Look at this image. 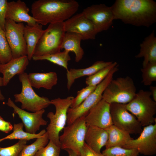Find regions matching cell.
<instances>
[{"label": "cell", "mask_w": 156, "mask_h": 156, "mask_svg": "<svg viewBox=\"0 0 156 156\" xmlns=\"http://www.w3.org/2000/svg\"><path fill=\"white\" fill-rule=\"evenodd\" d=\"M151 96H152L153 99L156 102V86H151L149 88Z\"/></svg>", "instance_id": "39"}, {"label": "cell", "mask_w": 156, "mask_h": 156, "mask_svg": "<svg viewBox=\"0 0 156 156\" xmlns=\"http://www.w3.org/2000/svg\"><path fill=\"white\" fill-rule=\"evenodd\" d=\"M65 150L67 151L68 156H80L71 150L66 149Z\"/></svg>", "instance_id": "41"}, {"label": "cell", "mask_w": 156, "mask_h": 156, "mask_svg": "<svg viewBox=\"0 0 156 156\" xmlns=\"http://www.w3.org/2000/svg\"><path fill=\"white\" fill-rule=\"evenodd\" d=\"M118 64L110 71L106 77L97 85L94 90L78 106L69 107L67 112V123L71 125L79 118L85 116L90 110L102 99L105 89L113 79L114 74L118 70Z\"/></svg>", "instance_id": "8"}, {"label": "cell", "mask_w": 156, "mask_h": 156, "mask_svg": "<svg viewBox=\"0 0 156 156\" xmlns=\"http://www.w3.org/2000/svg\"><path fill=\"white\" fill-rule=\"evenodd\" d=\"M27 141L19 140L14 145L7 147H0V156H19Z\"/></svg>", "instance_id": "33"}, {"label": "cell", "mask_w": 156, "mask_h": 156, "mask_svg": "<svg viewBox=\"0 0 156 156\" xmlns=\"http://www.w3.org/2000/svg\"><path fill=\"white\" fill-rule=\"evenodd\" d=\"M110 110L113 125L130 134L140 133L142 126L126 109L125 104H111Z\"/></svg>", "instance_id": "10"}, {"label": "cell", "mask_w": 156, "mask_h": 156, "mask_svg": "<svg viewBox=\"0 0 156 156\" xmlns=\"http://www.w3.org/2000/svg\"><path fill=\"white\" fill-rule=\"evenodd\" d=\"M114 20L148 27L156 22V3L153 0H116L110 7Z\"/></svg>", "instance_id": "1"}, {"label": "cell", "mask_w": 156, "mask_h": 156, "mask_svg": "<svg viewBox=\"0 0 156 156\" xmlns=\"http://www.w3.org/2000/svg\"><path fill=\"white\" fill-rule=\"evenodd\" d=\"M32 59L35 61L47 60L54 64L63 67L68 70V62L71 60L69 53L65 51L54 54L40 56H33Z\"/></svg>", "instance_id": "27"}, {"label": "cell", "mask_w": 156, "mask_h": 156, "mask_svg": "<svg viewBox=\"0 0 156 156\" xmlns=\"http://www.w3.org/2000/svg\"><path fill=\"white\" fill-rule=\"evenodd\" d=\"M19 79L22 84L21 92L14 95L16 102L21 103L22 109L35 112L44 109L51 104L48 98L40 96L36 93L31 86L28 74L24 72L19 75Z\"/></svg>", "instance_id": "7"}, {"label": "cell", "mask_w": 156, "mask_h": 156, "mask_svg": "<svg viewBox=\"0 0 156 156\" xmlns=\"http://www.w3.org/2000/svg\"><path fill=\"white\" fill-rule=\"evenodd\" d=\"M82 12L93 24L98 33L108 29L114 20L111 7L103 4L92 5L84 8Z\"/></svg>", "instance_id": "13"}, {"label": "cell", "mask_w": 156, "mask_h": 156, "mask_svg": "<svg viewBox=\"0 0 156 156\" xmlns=\"http://www.w3.org/2000/svg\"><path fill=\"white\" fill-rule=\"evenodd\" d=\"M102 153L104 156H138L139 154L136 149L118 146L106 148Z\"/></svg>", "instance_id": "32"}, {"label": "cell", "mask_w": 156, "mask_h": 156, "mask_svg": "<svg viewBox=\"0 0 156 156\" xmlns=\"http://www.w3.org/2000/svg\"><path fill=\"white\" fill-rule=\"evenodd\" d=\"M3 86V82L2 77H0V86ZM5 99V97L1 92L0 90V101H3Z\"/></svg>", "instance_id": "40"}, {"label": "cell", "mask_w": 156, "mask_h": 156, "mask_svg": "<svg viewBox=\"0 0 156 156\" xmlns=\"http://www.w3.org/2000/svg\"><path fill=\"white\" fill-rule=\"evenodd\" d=\"M61 149L60 146L49 140L45 146L38 150L35 156H60Z\"/></svg>", "instance_id": "35"}, {"label": "cell", "mask_w": 156, "mask_h": 156, "mask_svg": "<svg viewBox=\"0 0 156 156\" xmlns=\"http://www.w3.org/2000/svg\"><path fill=\"white\" fill-rule=\"evenodd\" d=\"M85 117L79 118L64 127L63 133L59 136L61 149L71 150L80 156V150L85 142L87 128Z\"/></svg>", "instance_id": "9"}, {"label": "cell", "mask_w": 156, "mask_h": 156, "mask_svg": "<svg viewBox=\"0 0 156 156\" xmlns=\"http://www.w3.org/2000/svg\"><path fill=\"white\" fill-rule=\"evenodd\" d=\"M142 83L145 86L151 85L156 81V62H149L141 69Z\"/></svg>", "instance_id": "31"}, {"label": "cell", "mask_w": 156, "mask_h": 156, "mask_svg": "<svg viewBox=\"0 0 156 156\" xmlns=\"http://www.w3.org/2000/svg\"><path fill=\"white\" fill-rule=\"evenodd\" d=\"M122 147L136 149L139 153L151 156L156 153V124L144 127L139 136Z\"/></svg>", "instance_id": "12"}, {"label": "cell", "mask_w": 156, "mask_h": 156, "mask_svg": "<svg viewBox=\"0 0 156 156\" xmlns=\"http://www.w3.org/2000/svg\"><path fill=\"white\" fill-rule=\"evenodd\" d=\"M64 26L66 32L78 34L83 40L94 39L98 34L93 24L82 12L64 21Z\"/></svg>", "instance_id": "14"}, {"label": "cell", "mask_w": 156, "mask_h": 156, "mask_svg": "<svg viewBox=\"0 0 156 156\" xmlns=\"http://www.w3.org/2000/svg\"><path fill=\"white\" fill-rule=\"evenodd\" d=\"M12 58L11 49L5 31L0 26V64L6 63Z\"/></svg>", "instance_id": "30"}, {"label": "cell", "mask_w": 156, "mask_h": 156, "mask_svg": "<svg viewBox=\"0 0 156 156\" xmlns=\"http://www.w3.org/2000/svg\"><path fill=\"white\" fill-rule=\"evenodd\" d=\"M29 10L25 3L22 1L8 2L5 19L16 23L24 22L28 25H34L37 23V21L29 14Z\"/></svg>", "instance_id": "17"}, {"label": "cell", "mask_w": 156, "mask_h": 156, "mask_svg": "<svg viewBox=\"0 0 156 156\" xmlns=\"http://www.w3.org/2000/svg\"><path fill=\"white\" fill-rule=\"evenodd\" d=\"M82 40L81 36L77 34L66 32L61 49L69 53L71 51L75 55V61L79 62L83 58L84 51L81 45Z\"/></svg>", "instance_id": "24"}, {"label": "cell", "mask_w": 156, "mask_h": 156, "mask_svg": "<svg viewBox=\"0 0 156 156\" xmlns=\"http://www.w3.org/2000/svg\"><path fill=\"white\" fill-rule=\"evenodd\" d=\"M13 127L10 122L5 121L0 116V131L8 133L13 130Z\"/></svg>", "instance_id": "38"}, {"label": "cell", "mask_w": 156, "mask_h": 156, "mask_svg": "<svg viewBox=\"0 0 156 156\" xmlns=\"http://www.w3.org/2000/svg\"><path fill=\"white\" fill-rule=\"evenodd\" d=\"M96 86H87L78 91L75 97L73 98L70 106L71 108H75L81 104L94 90Z\"/></svg>", "instance_id": "34"}, {"label": "cell", "mask_w": 156, "mask_h": 156, "mask_svg": "<svg viewBox=\"0 0 156 156\" xmlns=\"http://www.w3.org/2000/svg\"><path fill=\"white\" fill-rule=\"evenodd\" d=\"M29 82L32 87L37 89L42 88L51 90L57 83L56 73L51 72L45 73H31L28 74Z\"/></svg>", "instance_id": "23"}, {"label": "cell", "mask_w": 156, "mask_h": 156, "mask_svg": "<svg viewBox=\"0 0 156 156\" xmlns=\"http://www.w3.org/2000/svg\"><path fill=\"white\" fill-rule=\"evenodd\" d=\"M27 55L12 58L8 62L0 64V73L3 75V86L7 85L11 79L16 75L24 72L29 64Z\"/></svg>", "instance_id": "18"}, {"label": "cell", "mask_w": 156, "mask_h": 156, "mask_svg": "<svg viewBox=\"0 0 156 156\" xmlns=\"http://www.w3.org/2000/svg\"><path fill=\"white\" fill-rule=\"evenodd\" d=\"M117 64L116 62H112L109 65L88 76L86 80V84L87 86H96L106 77L111 70Z\"/></svg>", "instance_id": "29"}, {"label": "cell", "mask_w": 156, "mask_h": 156, "mask_svg": "<svg viewBox=\"0 0 156 156\" xmlns=\"http://www.w3.org/2000/svg\"><path fill=\"white\" fill-rule=\"evenodd\" d=\"M150 91L140 90L133 99L125 104L127 110L133 115L142 126L156 123V102L151 97Z\"/></svg>", "instance_id": "3"}, {"label": "cell", "mask_w": 156, "mask_h": 156, "mask_svg": "<svg viewBox=\"0 0 156 156\" xmlns=\"http://www.w3.org/2000/svg\"><path fill=\"white\" fill-rule=\"evenodd\" d=\"M74 98L73 96H69L65 98L59 97L51 100V104L55 107V113L50 112L47 114L50 123L46 128V132L49 140L57 146H61L59 133L67 123L68 110Z\"/></svg>", "instance_id": "4"}, {"label": "cell", "mask_w": 156, "mask_h": 156, "mask_svg": "<svg viewBox=\"0 0 156 156\" xmlns=\"http://www.w3.org/2000/svg\"><path fill=\"white\" fill-rule=\"evenodd\" d=\"M108 134L106 129L94 126L87 127L85 142L96 152L101 153V150L107 141Z\"/></svg>", "instance_id": "19"}, {"label": "cell", "mask_w": 156, "mask_h": 156, "mask_svg": "<svg viewBox=\"0 0 156 156\" xmlns=\"http://www.w3.org/2000/svg\"><path fill=\"white\" fill-rule=\"evenodd\" d=\"M79 6L74 0H38L32 3L31 12L37 23L46 25L64 22L74 15Z\"/></svg>", "instance_id": "2"}, {"label": "cell", "mask_w": 156, "mask_h": 156, "mask_svg": "<svg viewBox=\"0 0 156 156\" xmlns=\"http://www.w3.org/2000/svg\"><path fill=\"white\" fill-rule=\"evenodd\" d=\"M49 140L46 132L42 136L36 139L32 144L25 145L21 152L19 156H35L38 150L45 146L49 142Z\"/></svg>", "instance_id": "28"}, {"label": "cell", "mask_w": 156, "mask_h": 156, "mask_svg": "<svg viewBox=\"0 0 156 156\" xmlns=\"http://www.w3.org/2000/svg\"><path fill=\"white\" fill-rule=\"evenodd\" d=\"M23 126L22 122L14 124L13 126V132L7 136L0 139V142L6 139H19L27 141L41 137L46 131L45 129H43L38 133L32 134L24 131L23 129Z\"/></svg>", "instance_id": "26"}, {"label": "cell", "mask_w": 156, "mask_h": 156, "mask_svg": "<svg viewBox=\"0 0 156 156\" xmlns=\"http://www.w3.org/2000/svg\"><path fill=\"white\" fill-rule=\"evenodd\" d=\"M6 104L12 108L14 112L17 114L21 120L26 132L30 133L36 134L40 126L46 125L47 122L42 118L44 109L35 112H29L16 106L10 98Z\"/></svg>", "instance_id": "16"}, {"label": "cell", "mask_w": 156, "mask_h": 156, "mask_svg": "<svg viewBox=\"0 0 156 156\" xmlns=\"http://www.w3.org/2000/svg\"><path fill=\"white\" fill-rule=\"evenodd\" d=\"M66 33L64 22L49 24L39 40L33 56H40L61 51Z\"/></svg>", "instance_id": "5"}, {"label": "cell", "mask_w": 156, "mask_h": 156, "mask_svg": "<svg viewBox=\"0 0 156 156\" xmlns=\"http://www.w3.org/2000/svg\"><path fill=\"white\" fill-rule=\"evenodd\" d=\"M8 3L6 0H0V26L4 31Z\"/></svg>", "instance_id": "36"}, {"label": "cell", "mask_w": 156, "mask_h": 156, "mask_svg": "<svg viewBox=\"0 0 156 156\" xmlns=\"http://www.w3.org/2000/svg\"><path fill=\"white\" fill-rule=\"evenodd\" d=\"M110 104L102 99L91 109L85 117L87 127L94 126L106 129L113 125Z\"/></svg>", "instance_id": "15"}, {"label": "cell", "mask_w": 156, "mask_h": 156, "mask_svg": "<svg viewBox=\"0 0 156 156\" xmlns=\"http://www.w3.org/2000/svg\"><path fill=\"white\" fill-rule=\"evenodd\" d=\"M136 93V87L131 77H119L110 81L103 92L102 99L110 104H126Z\"/></svg>", "instance_id": "6"}, {"label": "cell", "mask_w": 156, "mask_h": 156, "mask_svg": "<svg viewBox=\"0 0 156 156\" xmlns=\"http://www.w3.org/2000/svg\"><path fill=\"white\" fill-rule=\"evenodd\" d=\"M80 156H104L102 153L96 152L85 142L80 152Z\"/></svg>", "instance_id": "37"}, {"label": "cell", "mask_w": 156, "mask_h": 156, "mask_svg": "<svg viewBox=\"0 0 156 156\" xmlns=\"http://www.w3.org/2000/svg\"><path fill=\"white\" fill-rule=\"evenodd\" d=\"M25 27L22 23H16L6 19L5 32L13 58L27 55V46L24 37Z\"/></svg>", "instance_id": "11"}, {"label": "cell", "mask_w": 156, "mask_h": 156, "mask_svg": "<svg viewBox=\"0 0 156 156\" xmlns=\"http://www.w3.org/2000/svg\"><path fill=\"white\" fill-rule=\"evenodd\" d=\"M42 27V25L37 23L33 25L25 26L24 37L27 46V56L29 61L32 59L35 47L44 32Z\"/></svg>", "instance_id": "21"}, {"label": "cell", "mask_w": 156, "mask_h": 156, "mask_svg": "<svg viewBox=\"0 0 156 156\" xmlns=\"http://www.w3.org/2000/svg\"><path fill=\"white\" fill-rule=\"evenodd\" d=\"M108 134L106 148L114 146L123 147L133 139L129 133L112 125L106 129Z\"/></svg>", "instance_id": "25"}, {"label": "cell", "mask_w": 156, "mask_h": 156, "mask_svg": "<svg viewBox=\"0 0 156 156\" xmlns=\"http://www.w3.org/2000/svg\"><path fill=\"white\" fill-rule=\"evenodd\" d=\"M140 47V52L135 57L144 58L142 67L149 62H156V37L154 31L144 38Z\"/></svg>", "instance_id": "22"}, {"label": "cell", "mask_w": 156, "mask_h": 156, "mask_svg": "<svg viewBox=\"0 0 156 156\" xmlns=\"http://www.w3.org/2000/svg\"><path fill=\"white\" fill-rule=\"evenodd\" d=\"M113 62L98 61L92 65L86 68L79 69L70 68L66 70L67 87L69 90L75 80L81 77L89 76L99 70L109 65Z\"/></svg>", "instance_id": "20"}]
</instances>
